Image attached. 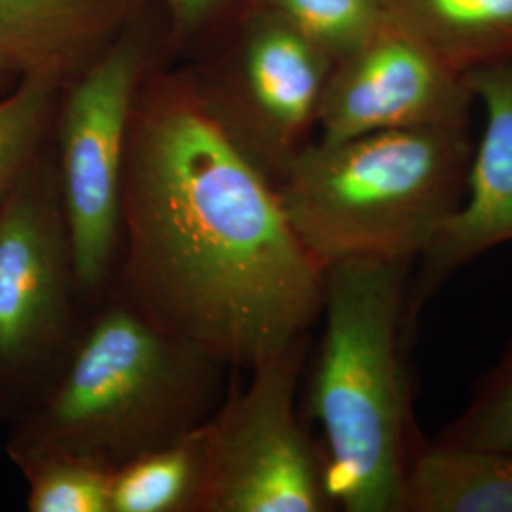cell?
<instances>
[{
  "instance_id": "1",
  "label": "cell",
  "mask_w": 512,
  "mask_h": 512,
  "mask_svg": "<svg viewBox=\"0 0 512 512\" xmlns=\"http://www.w3.org/2000/svg\"><path fill=\"white\" fill-rule=\"evenodd\" d=\"M114 274V293L154 325L236 370L308 336L321 317L325 266L177 59L156 65L135 99Z\"/></svg>"
},
{
  "instance_id": "2",
  "label": "cell",
  "mask_w": 512,
  "mask_h": 512,
  "mask_svg": "<svg viewBox=\"0 0 512 512\" xmlns=\"http://www.w3.org/2000/svg\"><path fill=\"white\" fill-rule=\"evenodd\" d=\"M226 370L114 293L14 416L6 452L55 450L116 469L209 420Z\"/></svg>"
},
{
  "instance_id": "3",
  "label": "cell",
  "mask_w": 512,
  "mask_h": 512,
  "mask_svg": "<svg viewBox=\"0 0 512 512\" xmlns=\"http://www.w3.org/2000/svg\"><path fill=\"white\" fill-rule=\"evenodd\" d=\"M408 266L376 258L325 266V329L308 404L325 437L334 501L344 511L399 512L410 454Z\"/></svg>"
},
{
  "instance_id": "4",
  "label": "cell",
  "mask_w": 512,
  "mask_h": 512,
  "mask_svg": "<svg viewBox=\"0 0 512 512\" xmlns=\"http://www.w3.org/2000/svg\"><path fill=\"white\" fill-rule=\"evenodd\" d=\"M473 148L469 126L315 139L275 188L323 266L348 258L412 264L463 202Z\"/></svg>"
},
{
  "instance_id": "5",
  "label": "cell",
  "mask_w": 512,
  "mask_h": 512,
  "mask_svg": "<svg viewBox=\"0 0 512 512\" xmlns=\"http://www.w3.org/2000/svg\"><path fill=\"white\" fill-rule=\"evenodd\" d=\"M165 59H175L167 21L147 2L61 90L52 143L82 298L99 296L112 281L129 122L145 78Z\"/></svg>"
},
{
  "instance_id": "6",
  "label": "cell",
  "mask_w": 512,
  "mask_h": 512,
  "mask_svg": "<svg viewBox=\"0 0 512 512\" xmlns=\"http://www.w3.org/2000/svg\"><path fill=\"white\" fill-rule=\"evenodd\" d=\"M181 61L217 128L279 183L317 137L334 59L272 8L245 0Z\"/></svg>"
},
{
  "instance_id": "7",
  "label": "cell",
  "mask_w": 512,
  "mask_h": 512,
  "mask_svg": "<svg viewBox=\"0 0 512 512\" xmlns=\"http://www.w3.org/2000/svg\"><path fill=\"white\" fill-rule=\"evenodd\" d=\"M80 298L50 141L0 203V384L16 414L67 357Z\"/></svg>"
},
{
  "instance_id": "8",
  "label": "cell",
  "mask_w": 512,
  "mask_h": 512,
  "mask_svg": "<svg viewBox=\"0 0 512 512\" xmlns=\"http://www.w3.org/2000/svg\"><path fill=\"white\" fill-rule=\"evenodd\" d=\"M304 336L253 366L211 416V471L202 512L336 509L325 454L296 412Z\"/></svg>"
},
{
  "instance_id": "9",
  "label": "cell",
  "mask_w": 512,
  "mask_h": 512,
  "mask_svg": "<svg viewBox=\"0 0 512 512\" xmlns=\"http://www.w3.org/2000/svg\"><path fill=\"white\" fill-rule=\"evenodd\" d=\"M475 105L467 74L387 23L334 61L315 139L336 143L389 129L471 126Z\"/></svg>"
},
{
  "instance_id": "10",
  "label": "cell",
  "mask_w": 512,
  "mask_h": 512,
  "mask_svg": "<svg viewBox=\"0 0 512 512\" xmlns=\"http://www.w3.org/2000/svg\"><path fill=\"white\" fill-rule=\"evenodd\" d=\"M467 80L484 110V129L473 148L463 202L420 258L410 311L452 272L512 241V61L467 73Z\"/></svg>"
},
{
  "instance_id": "11",
  "label": "cell",
  "mask_w": 512,
  "mask_h": 512,
  "mask_svg": "<svg viewBox=\"0 0 512 512\" xmlns=\"http://www.w3.org/2000/svg\"><path fill=\"white\" fill-rule=\"evenodd\" d=\"M147 0H0V59L59 84L82 73Z\"/></svg>"
},
{
  "instance_id": "12",
  "label": "cell",
  "mask_w": 512,
  "mask_h": 512,
  "mask_svg": "<svg viewBox=\"0 0 512 512\" xmlns=\"http://www.w3.org/2000/svg\"><path fill=\"white\" fill-rule=\"evenodd\" d=\"M399 512H512V452L440 440L416 446Z\"/></svg>"
},
{
  "instance_id": "13",
  "label": "cell",
  "mask_w": 512,
  "mask_h": 512,
  "mask_svg": "<svg viewBox=\"0 0 512 512\" xmlns=\"http://www.w3.org/2000/svg\"><path fill=\"white\" fill-rule=\"evenodd\" d=\"M387 23L461 73L512 61V0H380Z\"/></svg>"
},
{
  "instance_id": "14",
  "label": "cell",
  "mask_w": 512,
  "mask_h": 512,
  "mask_svg": "<svg viewBox=\"0 0 512 512\" xmlns=\"http://www.w3.org/2000/svg\"><path fill=\"white\" fill-rule=\"evenodd\" d=\"M211 471V418L112 469L110 512H202Z\"/></svg>"
},
{
  "instance_id": "15",
  "label": "cell",
  "mask_w": 512,
  "mask_h": 512,
  "mask_svg": "<svg viewBox=\"0 0 512 512\" xmlns=\"http://www.w3.org/2000/svg\"><path fill=\"white\" fill-rule=\"evenodd\" d=\"M27 482L29 512H110L112 469L55 450L6 452Z\"/></svg>"
},
{
  "instance_id": "16",
  "label": "cell",
  "mask_w": 512,
  "mask_h": 512,
  "mask_svg": "<svg viewBox=\"0 0 512 512\" xmlns=\"http://www.w3.org/2000/svg\"><path fill=\"white\" fill-rule=\"evenodd\" d=\"M61 90L46 76H18L0 93V203L52 141Z\"/></svg>"
},
{
  "instance_id": "17",
  "label": "cell",
  "mask_w": 512,
  "mask_h": 512,
  "mask_svg": "<svg viewBox=\"0 0 512 512\" xmlns=\"http://www.w3.org/2000/svg\"><path fill=\"white\" fill-rule=\"evenodd\" d=\"M336 61L374 37L387 19L380 0H256Z\"/></svg>"
},
{
  "instance_id": "18",
  "label": "cell",
  "mask_w": 512,
  "mask_h": 512,
  "mask_svg": "<svg viewBox=\"0 0 512 512\" xmlns=\"http://www.w3.org/2000/svg\"><path fill=\"white\" fill-rule=\"evenodd\" d=\"M439 440L512 452V344L484 376L473 401L442 431Z\"/></svg>"
},
{
  "instance_id": "19",
  "label": "cell",
  "mask_w": 512,
  "mask_h": 512,
  "mask_svg": "<svg viewBox=\"0 0 512 512\" xmlns=\"http://www.w3.org/2000/svg\"><path fill=\"white\" fill-rule=\"evenodd\" d=\"M156 4L169 29L175 59H183L245 0H147Z\"/></svg>"
},
{
  "instance_id": "20",
  "label": "cell",
  "mask_w": 512,
  "mask_h": 512,
  "mask_svg": "<svg viewBox=\"0 0 512 512\" xmlns=\"http://www.w3.org/2000/svg\"><path fill=\"white\" fill-rule=\"evenodd\" d=\"M14 416H16V406L12 403L10 395L6 393V389L0 384V420L14 418Z\"/></svg>"
},
{
  "instance_id": "21",
  "label": "cell",
  "mask_w": 512,
  "mask_h": 512,
  "mask_svg": "<svg viewBox=\"0 0 512 512\" xmlns=\"http://www.w3.org/2000/svg\"><path fill=\"white\" fill-rule=\"evenodd\" d=\"M14 78H18L16 74H14V71L0 59V93L4 92L6 90V86H8V82L10 80H14Z\"/></svg>"
}]
</instances>
